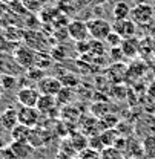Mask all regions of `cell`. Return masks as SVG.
Returning <instances> with one entry per match:
<instances>
[{"instance_id":"1","label":"cell","mask_w":155,"mask_h":159,"mask_svg":"<svg viewBox=\"0 0 155 159\" xmlns=\"http://www.w3.org/2000/svg\"><path fill=\"white\" fill-rule=\"evenodd\" d=\"M88 31H89V37L95 40H106V37L112 32V25L104 19H91L88 20Z\"/></svg>"},{"instance_id":"2","label":"cell","mask_w":155,"mask_h":159,"mask_svg":"<svg viewBox=\"0 0 155 159\" xmlns=\"http://www.w3.org/2000/svg\"><path fill=\"white\" fill-rule=\"evenodd\" d=\"M131 19L134 20L137 25H148L151 20L154 19V8L149 3L141 2V3H138L135 6H132Z\"/></svg>"},{"instance_id":"3","label":"cell","mask_w":155,"mask_h":159,"mask_svg":"<svg viewBox=\"0 0 155 159\" xmlns=\"http://www.w3.org/2000/svg\"><path fill=\"white\" fill-rule=\"evenodd\" d=\"M40 93L37 87H32V86H25V87H20L17 90V102L20 106H26V107H36L37 106V101L40 98Z\"/></svg>"},{"instance_id":"4","label":"cell","mask_w":155,"mask_h":159,"mask_svg":"<svg viewBox=\"0 0 155 159\" xmlns=\"http://www.w3.org/2000/svg\"><path fill=\"white\" fill-rule=\"evenodd\" d=\"M36 57H37V51L31 49L29 46H20L14 51V60L25 70L36 66Z\"/></svg>"},{"instance_id":"5","label":"cell","mask_w":155,"mask_h":159,"mask_svg":"<svg viewBox=\"0 0 155 159\" xmlns=\"http://www.w3.org/2000/svg\"><path fill=\"white\" fill-rule=\"evenodd\" d=\"M68 32H69V39L74 41H81V40H89V31H88V21H83L80 19L71 20L68 23Z\"/></svg>"},{"instance_id":"6","label":"cell","mask_w":155,"mask_h":159,"mask_svg":"<svg viewBox=\"0 0 155 159\" xmlns=\"http://www.w3.org/2000/svg\"><path fill=\"white\" fill-rule=\"evenodd\" d=\"M36 86L41 95H51V97H57V93L63 87L58 77H43Z\"/></svg>"},{"instance_id":"7","label":"cell","mask_w":155,"mask_h":159,"mask_svg":"<svg viewBox=\"0 0 155 159\" xmlns=\"http://www.w3.org/2000/svg\"><path fill=\"white\" fill-rule=\"evenodd\" d=\"M137 25L132 19H123V20H115L112 23V31L117 32L120 37L123 39H131L137 35Z\"/></svg>"},{"instance_id":"8","label":"cell","mask_w":155,"mask_h":159,"mask_svg":"<svg viewBox=\"0 0 155 159\" xmlns=\"http://www.w3.org/2000/svg\"><path fill=\"white\" fill-rule=\"evenodd\" d=\"M19 124L23 125H28L31 129H34L37 124H39L40 119V113L37 110V107H26V106H20L19 109Z\"/></svg>"},{"instance_id":"9","label":"cell","mask_w":155,"mask_h":159,"mask_svg":"<svg viewBox=\"0 0 155 159\" xmlns=\"http://www.w3.org/2000/svg\"><path fill=\"white\" fill-rule=\"evenodd\" d=\"M0 124L3 125L5 130L11 132L17 124H19V110L16 107H6L0 113Z\"/></svg>"},{"instance_id":"10","label":"cell","mask_w":155,"mask_h":159,"mask_svg":"<svg viewBox=\"0 0 155 159\" xmlns=\"http://www.w3.org/2000/svg\"><path fill=\"white\" fill-rule=\"evenodd\" d=\"M121 51L124 54V57L128 58H135L141 49V41L137 39V37H131V39H123L121 43Z\"/></svg>"},{"instance_id":"11","label":"cell","mask_w":155,"mask_h":159,"mask_svg":"<svg viewBox=\"0 0 155 159\" xmlns=\"http://www.w3.org/2000/svg\"><path fill=\"white\" fill-rule=\"evenodd\" d=\"M57 99L56 97H51V95H40L39 101H37V110H39L40 113H46V115H49L51 113V110H56L57 109Z\"/></svg>"},{"instance_id":"12","label":"cell","mask_w":155,"mask_h":159,"mask_svg":"<svg viewBox=\"0 0 155 159\" xmlns=\"http://www.w3.org/2000/svg\"><path fill=\"white\" fill-rule=\"evenodd\" d=\"M100 138L101 142L104 144V147H115V144L121 138V132L118 129H104L100 132Z\"/></svg>"},{"instance_id":"13","label":"cell","mask_w":155,"mask_h":159,"mask_svg":"<svg viewBox=\"0 0 155 159\" xmlns=\"http://www.w3.org/2000/svg\"><path fill=\"white\" fill-rule=\"evenodd\" d=\"M11 148L14 150L17 159H26L29 158L34 152V147L29 144V142H19V141H12L11 144Z\"/></svg>"},{"instance_id":"14","label":"cell","mask_w":155,"mask_h":159,"mask_svg":"<svg viewBox=\"0 0 155 159\" xmlns=\"http://www.w3.org/2000/svg\"><path fill=\"white\" fill-rule=\"evenodd\" d=\"M131 6L124 2V0H120L115 2L114 6H112V17L114 20H123V19H131Z\"/></svg>"},{"instance_id":"15","label":"cell","mask_w":155,"mask_h":159,"mask_svg":"<svg viewBox=\"0 0 155 159\" xmlns=\"http://www.w3.org/2000/svg\"><path fill=\"white\" fill-rule=\"evenodd\" d=\"M31 132H32V129H31V127L23 125V124H17V125H16L9 133H11L12 141H19V142H29Z\"/></svg>"},{"instance_id":"16","label":"cell","mask_w":155,"mask_h":159,"mask_svg":"<svg viewBox=\"0 0 155 159\" xmlns=\"http://www.w3.org/2000/svg\"><path fill=\"white\" fill-rule=\"evenodd\" d=\"M75 97V93H74V89L72 87H68V86H63L61 87V90L57 93V104L58 106H69L71 102H72V99Z\"/></svg>"},{"instance_id":"17","label":"cell","mask_w":155,"mask_h":159,"mask_svg":"<svg viewBox=\"0 0 155 159\" xmlns=\"http://www.w3.org/2000/svg\"><path fill=\"white\" fill-rule=\"evenodd\" d=\"M112 109V106L111 104H108L106 101H101V102H95V104H92V107H91V112H92V115L94 116H97V118H103V116H106V115H109V113H112L114 110H111Z\"/></svg>"},{"instance_id":"18","label":"cell","mask_w":155,"mask_h":159,"mask_svg":"<svg viewBox=\"0 0 155 159\" xmlns=\"http://www.w3.org/2000/svg\"><path fill=\"white\" fill-rule=\"evenodd\" d=\"M22 2V5L29 11V12H39L41 11L45 6H46V3L49 2V0H20Z\"/></svg>"},{"instance_id":"19","label":"cell","mask_w":155,"mask_h":159,"mask_svg":"<svg viewBox=\"0 0 155 159\" xmlns=\"http://www.w3.org/2000/svg\"><path fill=\"white\" fill-rule=\"evenodd\" d=\"M141 145H143V152L146 156L155 158V135H146Z\"/></svg>"},{"instance_id":"20","label":"cell","mask_w":155,"mask_h":159,"mask_svg":"<svg viewBox=\"0 0 155 159\" xmlns=\"http://www.w3.org/2000/svg\"><path fill=\"white\" fill-rule=\"evenodd\" d=\"M25 77H26V80H29L31 83H36V84H37L40 80L43 78V77H46V75H45V70H43V69H40V67H37V66H34V67L26 69Z\"/></svg>"},{"instance_id":"21","label":"cell","mask_w":155,"mask_h":159,"mask_svg":"<svg viewBox=\"0 0 155 159\" xmlns=\"http://www.w3.org/2000/svg\"><path fill=\"white\" fill-rule=\"evenodd\" d=\"M100 159H124V155L117 147H106L100 153Z\"/></svg>"},{"instance_id":"22","label":"cell","mask_w":155,"mask_h":159,"mask_svg":"<svg viewBox=\"0 0 155 159\" xmlns=\"http://www.w3.org/2000/svg\"><path fill=\"white\" fill-rule=\"evenodd\" d=\"M51 63H52L51 54H48V52H37V57H36V66L37 67L46 70L51 66Z\"/></svg>"},{"instance_id":"23","label":"cell","mask_w":155,"mask_h":159,"mask_svg":"<svg viewBox=\"0 0 155 159\" xmlns=\"http://www.w3.org/2000/svg\"><path fill=\"white\" fill-rule=\"evenodd\" d=\"M0 80H2V87H3V90H12V89L17 86V78H16V75L2 74V75H0Z\"/></svg>"},{"instance_id":"24","label":"cell","mask_w":155,"mask_h":159,"mask_svg":"<svg viewBox=\"0 0 155 159\" xmlns=\"http://www.w3.org/2000/svg\"><path fill=\"white\" fill-rule=\"evenodd\" d=\"M91 43V55H97V57H101L104 55V41L103 40H95V39H91L89 40Z\"/></svg>"},{"instance_id":"25","label":"cell","mask_w":155,"mask_h":159,"mask_svg":"<svg viewBox=\"0 0 155 159\" xmlns=\"http://www.w3.org/2000/svg\"><path fill=\"white\" fill-rule=\"evenodd\" d=\"M117 124H118V118L112 113L100 118V127L101 129H114V127H117Z\"/></svg>"},{"instance_id":"26","label":"cell","mask_w":155,"mask_h":159,"mask_svg":"<svg viewBox=\"0 0 155 159\" xmlns=\"http://www.w3.org/2000/svg\"><path fill=\"white\" fill-rule=\"evenodd\" d=\"M58 80L61 81V84H63V86H68V87H74V86H77L78 84V80L75 78V75H74V74H71V72L60 75Z\"/></svg>"},{"instance_id":"27","label":"cell","mask_w":155,"mask_h":159,"mask_svg":"<svg viewBox=\"0 0 155 159\" xmlns=\"http://www.w3.org/2000/svg\"><path fill=\"white\" fill-rule=\"evenodd\" d=\"M104 43H106L108 46H111V48H120V46H121V43H123V37H120L117 32L112 31V32L106 37Z\"/></svg>"},{"instance_id":"28","label":"cell","mask_w":155,"mask_h":159,"mask_svg":"<svg viewBox=\"0 0 155 159\" xmlns=\"http://www.w3.org/2000/svg\"><path fill=\"white\" fill-rule=\"evenodd\" d=\"M75 49H77L78 54L81 55H86L91 52V43L89 40H81V41H75Z\"/></svg>"},{"instance_id":"29","label":"cell","mask_w":155,"mask_h":159,"mask_svg":"<svg viewBox=\"0 0 155 159\" xmlns=\"http://www.w3.org/2000/svg\"><path fill=\"white\" fill-rule=\"evenodd\" d=\"M80 158L81 159H100V152L88 147V148H85V150L80 152Z\"/></svg>"},{"instance_id":"30","label":"cell","mask_w":155,"mask_h":159,"mask_svg":"<svg viewBox=\"0 0 155 159\" xmlns=\"http://www.w3.org/2000/svg\"><path fill=\"white\" fill-rule=\"evenodd\" d=\"M65 48H61V46H57V48H54L49 54H51V57L52 60H56V61H63V60L68 57V54H66V51H63Z\"/></svg>"},{"instance_id":"31","label":"cell","mask_w":155,"mask_h":159,"mask_svg":"<svg viewBox=\"0 0 155 159\" xmlns=\"http://www.w3.org/2000/svg\"><path fill=\"white\" fill-rule=\"evenodd\" d=\"M109 55H111L112 61H115V63H120V61H123V58H124V54H123L121 48H111Z\"/></svg>"},{"instance_id":"32","label":"cell","mask_w":155,"mask_h":159,"mask_svg":"<svg viewBox=\"0 0 155 159\" xmlns=\"http://www.w3.org/2000/svg\"><path fill=\"white\" fill-rule=\"evenodd\" d=\"M0 156H2V159H17L16 153H14V150L11 148V145L3 147V148L0 150Z\"/></svg>"},{"instance_id":"33","label":"cell","mask_w":155,"mask_h":159,"mask_svg":"<svg viewBox=\"0 0 155 159\" xmlns=\"http://www.w3.org/2000/svg\"><path fill=\"white\" fill-rule=\"evenodd\" d=\"M8 11H9V6H8L6 3L0 2V19H2V17H3V16H5Z\"/></svg>"},{"instance_id":"34","label":"cell","mask_w":155,"mask_h":159,"mask_svg":"<svg viewBox=\"0 0 155 159\" xmlns=\"http://www.w3.org/2000/svg\"><path fill=\"white\" fill-rule=\"evenodd\" d=\"M74 2H77L78 6L81 8V6H86V5H89V3H92L94 0H74Z\"/></svg>"},{"instance_id":"35","label":"cell","mask_w":155,"mask_h":159,"mask_svg":"<svg viewBox=\"0 0 155 159\" xmlns=\"http://www.w3.org/2000/svg\"><path fill=\"white\" fill-rule=\"evenodd\" d=\"M108 2H111V0H94L95 5H104V3H108Z\"/></svg>"},{"instance_id":"36","label":"cell","mask_w":155,"mask_h":159,"mask_svg":"<svg viewBox=\"0 0 155 159\" xmlns=\"http://www.w3.org/2000/svg\"><path fill=\"white\" fill-rule=\"evenodd\" d=\"M0 2H3V3H6V5L9 6V5H12V3H16V2H19V0H0Z\"/></svg>"},{"instance_id":"37","label":"cell","mask_w":155,"mask_h":159,"mask_svg":"<svg viewBox=\"0 0 155 159\" xmlns=\"http://www.w3.org/2000/svg\"><path fill=\"white\" fill-rule=\"evenodd\" d=\"M3 147H6V144H5V139L2 138V135H0V150H2Z\"/></svg>"},{"instance_id":"38","label":"cell","mask_w":155,"mask_h":159,"mask_svg":"<svg viewBox=\"0 0 155 159\" xmlns=\"http://www.w3.org/2000/svg\"><path fill=\"white\" fill-rule=\"evenodd\" d=\"M3 130H5V129H3V125H2V124H0V135H2V133H3Z\"/></svg>"},{"instance_id":"39","label":"cell","mask_w":155,"mask_h":159,"mask_svg":"<svg viewBox=\"0 0 155 159\" xmlns=\"http://www.w3.org/2000/svg\"><path fill=\"white\" fill-rule=\"evenodd\" d=\"M0 92H3V87H2V80H0Z\"/></svg>"},{"instance_id":"40","label":"cell","mask_w":155,"mask_h":159,"mask_svg":"<svg viewBox=\"0 0 155 159\" xmlns=\"http://www.w3.org/2000/svg\"><path fill=\"white\" fill-rule=\"evenodd\" d=\"M2 95H3V92H0V99H2Z\"/></svg>"},{"instance_id":"41","label":"cell","mask_w":155,"mask_h":159,"mask_svg":"<svg viewBox=\"0 0 155 159\" xmlns=\"http://www.w3.org/2000/svg\"><path fill=\"white\" fill-rule=\"evenodd\" d=\"M152 37H154V40H155V31H154V34H152Z\"/></svg>"}]
</instances>
